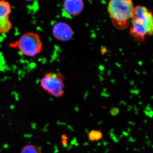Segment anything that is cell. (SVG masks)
I'll return each instance as SVG.
<instances>
[{"label":"cell","mask_w":153,"mask_h":153,"mask_svg":"<svg viewBox=\"0 0 153 153\" xmlns=\"http://www.w3.org/2000/svg\"><path fill=\"white\" fill-rule=\"evenodd\" d=\"M52 34L57 40L61 41H69L73 37L72 28L68 24L63 22L56 23L52 28Z\"/></svg>","instance_id":"6"},{"label":"cell","mask_w":153,"mask_h":153,"mask_svg":"<svg viewBox=\"0 0 153 153\" xmlns=\"http://www.w3.org/2000/svg\"><path fill=\"white\" fill-rule=\"evenodd\" d=\"M65 78L60 73H46L40 80V85L48 94L55 97H61L65 90Z\"/></svg>","instance_id":"4"},{"label":"cell","mask_w":153,"mask_h":153,"mask_svg":"<svg viewBox=\"0 0 153 153\" xmlns=\"http://www.w3.org/2000/svg\"><path fill=\"white\" fill-rule=\"evenodd\" d=\"M10 47L17 48L25 56L33 57L41 52L43 44L37 33L28 32L23 34L17 41L10 44Z\"/></svg>","instance_id":"3"},{"label":"cell","mask_w":153,"mask_h":153,"mask_svg":"<svg viewBox=\"0 0 153 153\" xmlns=\"http://www.w3.org/2000/svg\"><path fill=\"white\" fill-rule=\"evenodd\" d=\"M25 1H35V0H25Z\"/></svg>","instance_id":"11"},{"label":"cell","mask_w":153,"mask_h":153,"mask_svg":"<svg viewBox=\"0 0 153 153\" xmlns=\"http://www.w3.org/2000/svg\"><path fill=\"white\" fill-rule=\"evenodd\" d=\"M88 137L89 141H99L103 138V134L101 131L91 130L88 134Z\"/></svg>","instance_id":"8"},{"label":"cell","mask_w":153,"mask_h":153,"mask_svg":"<svg viewBox=\"0 0 153 153\" xmlns=\"http://www.w3.org/2000/svg\"><path fill=\"white\" fill-rule=\"evenodd\" d=\"M21 153H43L38 147L35 145H28L22 149Z\"/></svg>","instance_id":"9"},{"label":"cell","mask_w":153,"mask_h":153,"mask_svg":"<svg viewBox=\"0 0 153 153\" xmlns=\"http://www.w3.org/2000/svg\"><path fill=\"white\" fill-rule=\"evenodd\" d=\"M130 25V34L132 37L138 41H144L146 36L153 34V17L152 11L145 6L134 7Z\"/></svg>","instance_id":"1"},{"label":"cell","mask_w":153,"mask_h":153,"mask_svg":"<svg viewBox=\"0 0 153 153\" xmlns=\"http://www.w3.org/2000/svg\"><path fill=\"white\" fill-rule=\"evenodd\" d=\"M62 143L63 146H65L67 144V138H66V136L65 135H63L62 136Z\"/></svg>","instance_id":"10"},{"label":"cell","mask_w":153,"mask_h":153,"mask_svg":"<svg viewBox=\"0 0 153 153\" xmlns=\"http://www.w3.org/2000/svg\"><path fill=\"white\" fill-rule=\"evenodd\" d=\"M12 12L10 3L5 0H0V34L9 33L13 27V25L10 20Z\"/></svg>","instance_id":"5"},{"label":"cell","mask_w":153,"mask_h":153,"mask_svg":"<svg viewBox=\"0 0 153 153\" xmlns=\"http://www.w3.org/2000/svg\"><path fill=\"white\" fill-rule=\"evenodd\" d=\"M84 7L83 0H65L63 3L65 13L70 17L76 16L81 13Z\"/></svg>","instance_id":"7"},{"label":"cell","mask_w":153,"mask_h":153,"mask_svg":"<svg viewBox=\"0 0 153 153\" xmlns=\"http://www.w3.org/2000/svg\"><path fill=\"white\" fill-rule=\"evenodd\" d=\"M134 8L132 0H110L107 11L115 27L123 30L129 27Z\"/></svg>","instance_id":"2"}]
</instances>
